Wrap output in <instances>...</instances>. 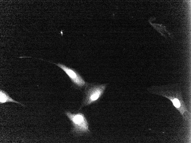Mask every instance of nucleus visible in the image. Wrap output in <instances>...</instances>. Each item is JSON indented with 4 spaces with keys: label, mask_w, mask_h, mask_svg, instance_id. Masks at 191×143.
Masks as SVG:
<instances>
[{
    "label": "nucleus",
    "mask_w": 191,
    "mask_h": 143,
    "mask_svg": "<svg viewBox=\"0 0 191 143\" xmlns=\"http://www.w3.org/2000/svg\"><path fill=\"white\" fill-rule=\"evenodd\" d=\"M65 114L72 126L71 132L75 136H89L91 134L89 124L84 114L78 111L72 112L66 111Z\"/></svg>",
    "instance_id": "f257e3e1"
},
{
    "label": "nucleus",
    "mask_w": 191,
    "mask_h": 143,
    "mask_svg": "<svg viewBox=\"0 0 191 143\" xmlns=\"http://www.w3.org/2000/svg\"><path fill=\"white\" fill-rule=\"evenodd\" d=\"M108 84L87 82L84 88L83 97L79 110L98 102L102 97Z\"/></svg>",
    "instance_id": "f03ea898"
},
{
    "label": "nucleus",
    "mask_w": 191,
    "mask_h": 143,
    "mask_svg": "<svg viewBox=\"0 0 191 143\" xmlns=\"http://www.w3.org/2000/svg\"><path fill=\"white\" fill-rule=\"evenodd\" d=\"M39 59L54 64L60 68L68 76L71 81L73 86L75 88L81 90L84 88L87 82L75 69L59 63L56 64L41 59Z\"/></svg>",
    "instance_id": "7ed1b4c3"
},
{
    "label": "nucleus",
    "mask_w": 191,
    "mask_h": 143,
    "mask_svg": "<svg viewBox=\"0 0 191 143\" xmlns=\"http://www.w3.org/2000/svg\"><path fill=\"white\" fill-rule=\"evenodd\" d=\"M7 102H13L20 104L23 106L24 105L19 102L17 101L12 98L5 91L0 90V103L2 104Z\"/></svg>",
    "instance_id": "20e7f679"
},
{
    "label": "nucleus",
    "mask_w": 191,
    "mask_h": 143,
    "mask_svg": "<svg viewBox=\"0 0 191 143\" xmlns=\"http://www.w3.org/2000/svg\"><path fill=\"white\" fill-rule=\"evenodd\" d=\"M173 103L174 106L177 108L179 107L180 106V102L177 99H174L173 100Z\"/></svg>",
    "instance_id": "39448f33"
}]
</instances>
